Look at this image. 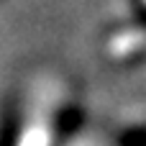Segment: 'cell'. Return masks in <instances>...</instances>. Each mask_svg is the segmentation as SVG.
<instances>
[{"mask_svg": "<svg viewBox=\"0 0 146 146\" xmlns=\"http://www.w3.org/2000/svg\"><path fill=\"white\" fill-rule=\"evenodd\" d=\"M21 146H46V136H44V131H28V133L23 136Z\"/></svg>", "mask_w": 146, "mask_h": 146, "instance_id": "6da1fadb", "label": "cell"}]
</instances>
